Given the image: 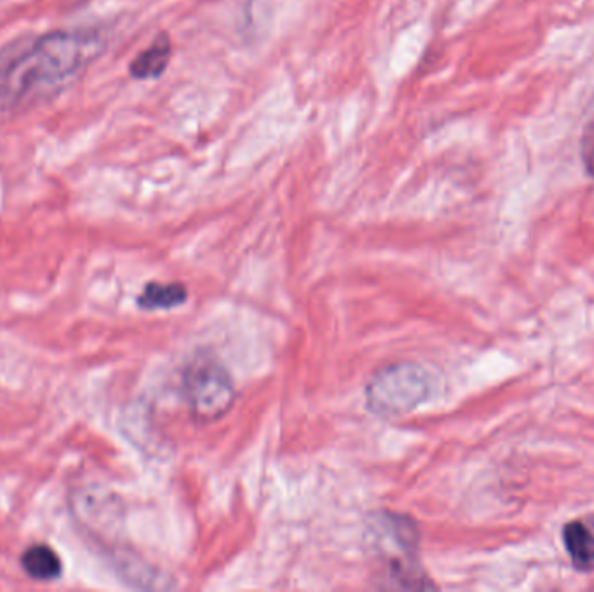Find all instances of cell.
<instances>
[{"label":"cell","instance_id":"9c48e42d","mask_svg":"<svg viewBox=\"0 0 594 592\" xmlns=\"http://www.w3.org/2000/svg\"><path fill=\"white\" fill-rule=\"evenodd\" d=\"M584 162H586L587 169L591 174L594 175V126L587 129L586 136L583 141Z\"/></svg>","mask_w":594,"mask_h":592},{"label":"cell","instance_id":"52a82bcc","mask_svg":"<svg viewBox=\"0 0 594 592\" xmlns=\"http://www.w3.org/2000/svg\"><path fill=\"white\" fill-rule=\"evenodd\" d=\"M171 42L168 37L160 36L147 51L141 52L137 60L132 61L131 73L137 79H155L162 76L169 61H171Z\"/></svg>","mask_w":594,"mask_h":592},{"label":"cell","instance_id":"6da1fadb","mask_svg":"<svg viewBox=\"0 0 594 592\" xmlns=\"http://www.w3.org/2000/svg\"><path fill=\"white\" fill-rule=\"evenodd\" d=\"M100 49L101 40L94 33H49L2 70L0 98L6 103H24L57 91L88 67Z\"/></svg>","mask_w":594,"mask_h":592},{"label":"cell","instance_id":"8992f818","mask_svg":"<svg viewBox=\"0 0 594 592\" xmlns=\"http://www.w3.org/2000/svg\"><path fill=\"white\" fill-rule=\"evenodd\" d=\"M24 572L37 581H54L63 572V563L54 549L49 545L37 544L24 551L21 558Z\"/></svg>","mask_w":594,"mask_h":592},{"label":"cell","instance_id":"3957f363","mask_svg":"<svg viewBox=\"0 0 594 592\" xmlns=\"http://www.w3.org/2000/svg\"><path fill=\"white\" fill-rule=\"evenodd\" d=\"M433 394V378L415 362H396L372 375L365 388L368 407L380 418H402L420 409Z\"/></svg>","mask_w":594,"mask_h":592},{"label":"cell","instance_id":"277c9868","mask_svg":"<svg viewBox=\"0 0 594 592\" xmlns=\"http://www.w3.org/2000/svg\"><path fill=\"white\" fill-rule=\"evenodd\" d=\"M183 391L188 409L199 422H214L232 410L236 400L235 382L221 363L197 358L184 370Z\"/></svg>","mask_w":594,"mask_h":592},{"label":"cell","instance_id":"ba28073f","mask_svg":"<svg viewBox=\"0 0 594 592\" xmlns=\"http://www.w3.org/2000/svg\"><path fill=\"white\" fill-rule=\"evenodd\" d=\"M188 289L183 283H148L138 298L143 310H171L187 302Z\"/></svg>","mask_w":594,"mask_h":592},{"label":"cell","instance_id":"5b68a950","mask_svg":"<svg viewBox=\"0 0 594 592\" xmlns=\"http://www.w3.org/2000/svg\"><path fill=\"white\" fill-rule=\"evenodd\" d=\"M563 541L566 551L571 554L572 563L581 572H593L594 570V535L584 523H568L563 529Z\"/></svg>","mask_w":594,"mask_h":592},{"label":"cell","instance_id":"7a4b0ae2","mask_svg":"<svg viewBox=\"0 0 594 592\" xmlns=\"http://www.w3.org/2000/svg\"><path fill=\"white\" fill-rule=\"evenodd\" d=\"M369 548L374 553L381 579L390 588L424 589L420 566V535L409 518L383 513L371 521Z\"/></svg>","mask_w":594,"mask_h":592}]
</instances>
